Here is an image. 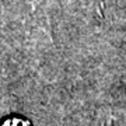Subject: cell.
Instances as JSON below:
<instances>
[{"label":"cell","instance_id":"cell-1","mask_svg":"<svg viewBox=\"0 0 126 126\" xmlns=\"http://www.w3.org/2000/svg\"><path fill=\"white\" fill-rule=\"evenodd\" d=\"M1 126H30V122L20 119V118H10L1 123Z\"/></svg>","mask_w":126,"mask_h":126}]
</instances>
